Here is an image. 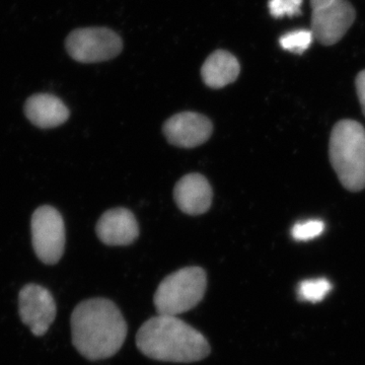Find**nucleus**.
<instances>
[{"instance_id": "obj_1", "label": "nucleus", "mask_w": 365, "mask_h": 365, "mask_svg": "<svg viewBox=\"0 0 365 365\" xmlns=\"http://www.w3.org/2000/svg\"><path fill=\"white\" fill-rule=\"evenodd\" d=\"M72 344L86 359L102 360L116 354L127 336V323L116 304L107 299H91L71 314Z\"/></svg>"}, {"instance_id": "obj_2", "label": "nucleus", "mask_w": 365, "mask_h": 365, "mask_svg": "<svg viewBox=\"0 0 365 365\" xmlns=\"http://www.w3.org/2000/svg\"><path fill=\"white\" fill-rule=\"evenodd\" d=\"M136 345L145 356L158 361H200L210 346L202 334L177 317L158 314L146 321L136 335Z\"/></svg>"}, {"instance_id": "obj_3", "label": "nucleus", "mask_w": 365, "mask_h": 365, "mask_svg": "<svg viewBox=\"0 0 365 365\" xmlns=\"http://www.w3.org/2000/svg\"><path fill=\"white\" fill-rule=\"evenodd\" d=\"M331 165L346 189L365 188V129L354 120H342L334 126L329 148Z\"/></svg>"}, {"instance_id": "obj_4", "label": "nucleus", "mask_w": 365, "mask_h": 365, "mask_svg": "<svg viewBox=\"0 0 365 365\" xmlns=\"http://www.w3.org/2000/svg\"><path fill=\"white\" fill-rule=\"evenodd\" d=\"M207 287L205 271L186 267L170 274L158 285L153 302L158 314L177 317L195 307Z\"/></svg>"}, {"instance_id": "obj_5", "label": "nucleus", "mask_w": 365, "mask_h": 365, "mask_svg": "<svg viewBox=\"0 0 365 365\" xmlns=\"http://www.w3.org/2000/svg\"><path fill=\"white\" fill-rule=\"evenodd\" d=\"M67 53L81 63H96L115 58L122 51L121 38L106 28H85L72 31L66 42Z\"/></svg>"}, {"instance_id": "obj_6", "label": "nucleus", "mask_w": 365, "mask_h": 365, "mask_svg": "<svg viewBox=\"0 0 365 365\" xmlns=\"http://www.w3.org/2000/svg\"><path fill=\"white\" fill-rule=\"evenodd\" d=\"M32 242L41 262L47 265L58 263L66 247V227L59 211L45 205L34 212Z\"/></svg>"}, {"instance_id": "obj_7", "label": "nucleus", "mask_w": 365, "mask_h": 365, "mask_svg": "<svg viewBox=\"0 0 365 365\" xmlns=\"http://www.w3.org/2000/svg\"><path fill=\"white\" fill-rule=\"evenodd\" d=\"M21 322L35 336L45 335L56 318V304L49 290L41 285L26 284L19 294Z\"/></svg>"}, {"instance_id": "obj_8", "label": "nucleus", "mask_w": 365, "mask_h": 365, "mask_svg": "<svg viewBox=\"0 0 365 365\" xmlns=\"http://www.w3.org/2000/svg\"><path fill=\"white\" fill-rule=\"evenodd\" d=\"M355 9L347 0H334L314 9L312 14V32L321 44L339 42L355 21Z\"/></svg>"}, {"instance_id": "obj_9", "label": "nucleus", "mask_w": 365, "mask_h": 365, "mask_svg": "<svg viewBox=\"0 0 365 365\" xmlns=\"http://www.w3.org/2000/svg\"><path fill=\"white\" fill-rule=\"evenodd\" d=\"M163 133L174 145L196 148L208 140L212 134V123L207 117L198 113H179L167 120L163 125Z\"/></svg>"}, {"instance_id": "obj_10", "label": "nucleus", "mask_w": 365, "mask_h": 365, "mask_svg": "<svg viewBox=\"0 0 365 365\" xmlns=\"http://www.w3.org/2000/svg\"><path fill=\"white\" fill-rule=\"evenodd\" d=\"M98 239L109 246H127L139 234L135 216L128 209L115 208L102 215L97 225Z\"/></svg>"}, {"instance_id": "obj_11", "label": "nucleus", "mask_w": 365, "mask_h": 365, "mask_svg": "<svg viewBox=\"0 0 365 365\" xmlns=\"http://www.w3.org/2000/svg\"><path fill=\"white\" fill-rule=\"evenodd\" d=\"M174 198L182 212L189 215H200L207 212L210 208L212 189L202 175L189 174L177 182Z\"/></svg>"}, {"instance_id": "obj_12", "label": "nucleus", "mask_w": 365, "mask_h": 365, "mask_svg": "<svg viewBox=\"0 0 365 365\" xmlns=\"http://www.w3.org/2000/svg\"><path fill=\"white\" fill-rule=\"evenodd\" d=\"M25 113L31 123L42 129L60 126L69 118V110L66 104L50 93H37L29 98Z\"/></svg>"}, {"instance_id": "obj_13", "label": "nucleus", "mask_w": 365, "mask_h": 365, "mask_svg": "<svg viewBox=\"0 0 365 365\" xmlns=\"http://www.w3.org/2000/svg\"><path fill=\"white\" fill-rule=\"evenodd\" d=\"M241 71L239 61L230 52L218 50L206 59L201 68V76L206 86L222 88L234 83Z\"/></svg>"}, {"instance_id": "obj_14", "label": "nucleus", "mask_w": 365, "mask_h": 365, "mask_svg": "<svg viewBox=\"0 0 365 365\" xmlns=\"http://www.w3.org/2000/svg\"><path fill=\"white\" fill-rule=\"evenodd\" d=\"M332 289V285L326 278L302 281L297 288V297L302 302H322Z\"/></svg>"}, {"instance_id": "obj_15", "label": "nucleus", "mask_w": 365, "mask_h": 365, "mask_svg": "<svg viewBox=\"0 0 365 365\" xmlns=\"http://www.w3.org/2000/svg\"><path fill=\"white\" fill-rule=\"evenodd\" d=\"M314 34L309 30L292 31L281 36L279 44L287 51L302 54L311 46Z\"/></svg>"}, {"instance_id": "obj_16", "label": "nucleus", "mask_w": 365, "mask_h": 365, "mask_svg": "<svg viewBox=\"0 0 365 365\" xmlns=\"http://www.w3.org/2000/svg\"><path fill=\"white\" fill-rule=\"evenodd\" d=\"M325 223L322 220H309V222L297 223L292 227V235L295 241H309L323 234Z\"/></svg>"}, {"instance_id": "obj_17", "label": "nucleus", "mask_w": 365, "mask_h": 365, "mask_svg": "<svg viewBox=\"0 0 365 365\" xmlns=\"http://www.w3.org/2000/svg\"><path fill=\"white\" fill-rule=\"evenodd\" d=\"M302 0H270L268 4L271 16L276 19L294 16L300 14Z\"/></svg>"}, {"instance_id": "obj_18", "label": "nucleus", "mask_w": 365, "mask_h": 365, "mask_svg": "<svg viewBox=\"0 0 365 365\" xmlns=\"http://www.w3.org/2000/svg\"><path fill=\"white\" fill-rule=\"evenodd\" d=\"M355 86H356L357 96L361 105L362 112L365 116V69L359 72L355 81Z\"/></svg>"}, {"instance_id": "obj_19", "label": "nucleus", "mask_w": 365, "mask_h": 365, "mask_svg": "<svg viewBox=\"0 0 365 365\" xmlns=\"http://www.w3.org/2000/svg\"><path fill=\"white\" fill-rule=\"evenodd\" d=\"M332 1H334V0H311V4L313 9H318V7L326 6V4H331Z\"/></svg>"}]
</instances>
